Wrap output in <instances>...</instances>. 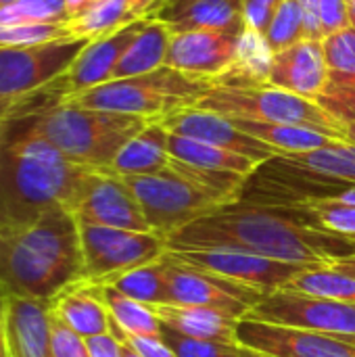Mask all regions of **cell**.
I'll use <instances>...</instances> for the list:
<instances>
[{
  "instance_id": "37",
  "label": "cell",
  "mask_w": 355,
  "mask_h": 357,
  "mask_svg": "<svg viewBox=\"0 0 355 357\" xmlns=\"http://www.w3.org/2000/svg\"><path fill=\"white\" fill-rule=\"evenodd\" d=\"M69 38L65 23L59 25H0V48H21Z\"/></svg>"
},
{
  "instance_id": "55",
  "label": "cell",
  "mask_w": 355,
  "mask_h": 357,
  "mask_svg": "<svg viewBox=\"0 0 355 357\" xmlns=\"http://www.w3.org/2000/svg\"><path fill=\"white\" fill-rule=\"evenodd\" d=\"M13 2H17V0H0V10H2L4 6H8V4H13Z\"/></svg>"
},
{
  "instance_id": "2",
  "label": "cell",
  "mask_w": 355,
  "mask_h": 357,
  "mask_svg": "<svg viewBox=\"0 0 355 357\" xmlns=\"http://www.w3.org/2000/svg\"><path fill=\"white\" fill-rule=\"evenodd\" d=\"M10 123L0 146V230L21 228L46 213L73 209L94 169L61 155L25 121Z\"/></svg>"
},
{
  "instance_id": "9",
  "label": "cell",
  "mask_w": 355,
  "mask_h": 357,
  "mask_svg": "<svg viewBox=\"0 0 355 357\" xmlns=\"http://www.w3.org/2000/svg\"><path fill=\"white\" fill-rule=\"evenodd\" d=\"M80 243L84 257V280L107 282L132 268L161 259L167 253V241L155 232H136L109 226L80 224Z\"/></svg>"
},
{
  "instance_id": "39",
  "label": "cell",
  "mask_w": 355,
  "mask_h": 357,
  "mask_svg": "<svg viewBox=\"0 0 355 357\" xmlns=\"http://www.w3.org/2000/svg\"><path fill=\"white\" fill-rule=\"evenodd\" d=\"M50 333H52V357H90L86 339L77 337L52 314H50Z\"/></svg>"
},
{
  "instance_id": "5",
  "label": "cell",
  "mask_w": 355,
  "mask_h": 357,
  "mask_svg": "<svg viewBox=\"0 0 355 357\" xmlns=\"http://www.w3.org/2000/svg\"><path fill=\"white\" fill-rule=\"evenodd\" d=\"M209 90V79L192 77L165 65L144 75L105 82L63 102L92 111L161 121L180 109L195 107Z\"/></svg>"
},
{
  "instance_id": "42",
  "label": "cell",
  "mask_w": 355,
  "mask_h": 357,
  "mask_svg": "<svg viewBox=\"0 0 355 357\" xmlns=\"http://www.w3.org/2000/svg\"><path fill=\"white\" fill-rule=\"evenodd\" d=\"M318 6H320V23H322L324 38L352 25L345 0H318Z\"/></svg>"
},
{
  "instance_id": "49",
  "label": "cell",
  "mask_w": 355,
  "mask_h": 357,
  "mask_svg": "<svg viewBox=\"0 0 355 357\" xmlns=\"http://www.w3.org/2000/svg\"><path fill=\"white\" fill-rule=\"evenodd\" d=\"M190 2H195V0H163L161 15L172 13V10H176V8H182V6H186V4H190ZM161 15H159V17H161Z\"/></svg>"
},
{
  "instance_id": "56",
  "label": "cell",
  "mask_w": 355,
  "mask_h": 357,
  "mask_svg": "<svg viewBox=\"0 0 355 357\" xmlns=\"http://www.w3.org/2000/svg\"><path fill=\"white\" fill-rule=\"evenodd\" d=\"M96 2H100V0H90V6H92V4H96Z\"/></svg>"
},
{
  "instance_id": "52",
  "label": "cell",
  "mask_w": 355,
  "mask_h": 357,
  "mask_svg": "<svg viewBox=\"0 0 355 357\" xmlns=\"http://www.w3.org/2000/svg\"><path fill=\"white\" fill-rule=\"evenodd\" d=\"M121 357H142L140 354H136L126 341H121Z\"/></svg>"
},
{
  "instance_id": "45",
  "label": "cell",
  "mask_w": 355,
  "mask_h": 357,
  "mask_svg": "<svg viewBox=\"0 0 355 357\" xmlns=\"http://www.w3.org/2000/svg\"><path fill=\"white\" fill-rule=\"evenodd\" d=\"M163 0H130L132 19H155L161 15Z\"/></svg>"
},
{
  "instance_id": "10",
  "label": "cell",
  "mask_w": 355,
  "mask_h": 357,
  "mask_svg": "<svg viewBox=\"0 0 355 357\" xmlns=\"http://www.w3.org/2000/svg\"><path fill=\"white\" fill-rule=\"evenodd\" d=\"M163 272L169 303L174 305L207 307L234 320H243L264 299V293L257 289L188 266L169 253L163 255Z\"/></svg>"
},
{
  "instance_id": "35",
  "label": "cell",
  "mask_w": 355,
  "mask_h": 357,
  "mask_svg": "<svg viewBox=\"0 0 355 357\" xmlns=\"http://www.w3.org/2000/svg\"><path fill=\"white\" fill-rule=\"evenodd\" d=\"M316 102L326 109L341 123H355V75L345 71L328 73L326 86L316 98Z\"/></svg>"
},
{
  "instance_id": "40",
  "label": "cell",
  "mask_w": 355,
  "mask_h": 357,
  "mask_svg": "<svg viewBox=\"0 0 355 357\" xmlns=\"http://www.w3.org/2000/svg\"><path fill=\"white\" fill-rule=\"evenodd\" d=\"M282 0H243V17L247 31L266 36Z\"/></svg>"
},
{
  "instance_id": "44",
  "label": "cell",
  "mask_w": 355,
  "mask_h": 357,
  "mask_svg": "<svg viewBox=\"0 0 355 357\" xmlns=\"http://www.w3.org/2000/svg\"><path fill=\"white\" fill-rule=\"evenodd\" d=\"M299 4H301L303 21H305V38H310V40H324L318 0H299Z\"/></svg>"
},
{
  "instance_id": "7",
  "label": "cell",
  "mask_w": 355,
  "mask_h": 357,
  "mask_svg": "<svg viewBox=\"0 0 355 357\" xmlns=\"http://www.w3.org/2000/svg\"><path fill=\"white\" fill-rule=\"evenodd\" d=\"M172 163V161H169ZM138 199L151 232L169 241L176 232L192 222L218 211L220 207L234 203L174 169L153 176H121Z\"/></svg>"
},
{
  "instance_id": "34",
  "label": "cell",
  "mask_w": 355,
  "mask_h": 357,
  "mask_svg": "<svg viewBox=\"0 0 355 357\" xmlns=\"http://www.w3.org/2000/svg\"><path fill=\"white\" fill-rule=\"evenodd\" d=\"M266 44L272 52L285 50L301 40H305V21L299 0H282L268 31Z\"/></svg>"
},
{
  "instance_id": "8",
  "label": "cell",
  "mask_w": 355,
  "mask_h": 357,
  "mask_svg": "<svg viewBox=\"0 0 355 357\" xmlns=\"http://www.w3.org/2000/svg\"><path fill=\"white\" fill-rule=\"evenodd\" d=\"M90 40L59 38L46 44L0 48V105H19L48 88Z\"/></svg>"
},
{
  "instance_id": "1",
  "label": "cell",
  "mask_w": 355,
  "mask_h": 357,
  "mask_svg": "<svg viewBox=\"0 0 355 357\" xmlns=\"http://www.w3.org/2000/svg\"><path fill=\"white\" fill-rule=\"evenodd\" d=\"M167 249H234L289 264L335 266L354 257L355 238L314 228L295 207L239 199L176 232Z\"/></svg>"
},
{
  "instance_id": "28",
  "label": "cell",
  "mask_w": 355,
  "mask_h": 357,
  "mask_svg": "<svg viewBox=\"0 0 355 357\" xmlns=\"http://www.w3.org/2000/svg\"><path fill=\"white\" fill-rule=\"evenodd\" d=\"M280 159L301 169H308L312 174L355 184V144L352 142L339 140L331 146L308 151V153L280 155Z\"/></svg>"
},
{
  "instance_id": "51",
  "label": "cell",
  "mask_w": 355,
  "mask_h": 357,
  "mask_svg": "<svg viewBox=\"0 0 355 357\" xmlns=\"http://www.w3.org/2000/svg\"><path fill=\"white\" fill-rule=\"evenodd\" d=\"M343 134L347 142L355 144V123H343Z\"/></svg>"
},
{
  "instance_id": "38",
  "label": "cell",
  "mask_w": 355,
  "mask_h": 357,
  "mask_svg": "<svg viewBox=\"0 0 355 357\" xmlns=\"http://www.w3.org/2000/svg\"><path fill=\"white\" fill-rule=\"evenodd\" d=\"M328 69L355 75V27L349 25L322 40Z\"/></svg>"
},
{
  "instance_id": "31",
  "label": "cell",
  "mask_w": 355,
  "mask_h": 357,
  "mask_svg": "<svg viewBox=\"0 0 355 357\" xmlns=\"http://www.w3.org/2000/svg\"><path fill=\"white\" fill-rule=\"evenodd\" d=\"M134 21L130 15V0H100L88 6L80 17L65 23L69 38L96 40Z\"/></svg>"
},
{
  "instance_id": "20",
  "label": "cell",
  "mask_w": 355,
  "mask_h": 357,
  "mask_svg": "<svg viewBox=\"0 0 355 357\" xmlns=\"http://www.w3.org/2000/svg\"><path fill=\"white\" fill-rule=\"evenodd\" d=\"M50 314L82 339L111 333V316L100 284L80 280L48 301Z\"/></svg>"
},
{
  "instance_id": "29",
  "label": "cell",
  "mask_w": 355,
  "mask_h": 357,
  "mask_svg": "<svg viewBox=\"0 0 355 357\" xmlns=\"http://www.w3.org/2000/svg\"><path fill=\"white\" fill-rule=\"evenodd\" d=\"M282 289L333 301L355 303V276L337 266H310L295 274Z\"/></svg>"
},
{
  "instance_id": "14",
  "label": "cell",
  "mask_w": 355,
  "mask_h": 357,
  "mask_svg": "<svg viewBox=\"0 0 355 357\" xmlns=\"http://www.w3.org/2000/svg\"><path fill=\"white\" fill-rule=\"evenodd\" d=\"M236 343L268 357H355V341L314 331L289 328L243 318Z\"/></svg>"
},
{
  "instance_id": "23",
  "label": "cell",
  "mask_w": 355,
  "mask_h": 357,
  "mask_svg": "<svg viewBox=\"0 0 355 357\" xmlns=\"http://www.w3.org/2000/svg\"><path fill=\"white\" fill-rule=\"evenodd\" d=\"M167 138L169 132L161 121H149L117 153L111 172L119 176H153L165 172L172 161Z\"/></svg>"
},
{
  "instance_id": "48",
  "label": "cell",
  "mask_w": 355,
  "mask_h": 357,
  "mask_svg": "<svg viewBox=\"0 0 355 357\" xmlns=\"http://www.w3.org/2000/svg\"><path fill=\"white\" fill-rule=\"evenodd\" d=\"M88 6H90V0H65V8H67V17L69 19L80 17Z\"/></svg>"
},
{
  "instance_id": "47",
  "label": "cell",
  "mask_w": 355,
  "mask_h": 357,
  "mask_svg": "<svg viewBox=\"0 0 355 357\" xmlns=\"http://www.w3.org/2000/svg\"><path fill=\"white\" fill-rule=\"evenodd\" d=\"M15 119H17V105H0V146Z\"/></svg>"
},
{
  "instance_id": "26",
  "label": "cell",
  "mask_w": 355,
  "mask_h": 357,
  "mask_svg": "<svg viewBox=\"0 0 355 357\" xmlns=\"http://www.w3.org/2000/svg\"><path fill=\"white\" fill-rule=\"evenodd\" d=\"M167 151L174 159L201 167V169H213V172H232V174H241L245 178H251L262 163L232 153L228 149H220L201 140H192V138H184L178 134H169L167 138Z\"/></svg>"
},
{
  "instance_id": "46",
  "label": "cell",
  "mask_w": 355,
  "mask_h": 357,
  "mask_svg": "<svg viewBox=\"0 0 355 357\" xmlns=\"http://www.w3.org/2000/svg\"><path fill=\"white\" fill-rule=\"evenodd\" d=\"M6 299H8V293L0 287V357H8V343H6Z\"/></svg>"
},
{
  "instance_id": "18",
  "label": "cell",
  "mask_w": 355,
  "mask_h": 357,
  "mask_svg": "<svg viewBox=\"0 0 355 357\" xmlns=\"http://www.w3.org/2000/svg\"><path fill=\"white\" fill-rule=\"evenodd\" d=\"M328 63L322 40H301L272 54L268 84L316 100L328 79Z\"/></svg>"
},
{
  "instance_id": "25",
  "label": "cell",
  "mask_w": 355,
  "mask_h": 357,
  "mask_svg": "<svg viewBox=\"0 0 355 357\" xmlns=\"http://www.w3.org/2000/svg\"><path fill=\"white\" fill-rule=\"evenodd\" d=\"M232 121L236 128H241L249 136L272 146L278 153V157L291 155V153H308V151L324 149V146L339 142V138L326 132H320L316 128H308V126L270 123V121H253V119H232Z\"/></svg>"
},
{
  "instance_id": "19",
  "label": "cell",
  "mask_w": 355,
  "mask_h": 357,
  "mask_svg": "<svg viewBox=\"0 0 355 357\" xmlns=\"http://www.w3.org/2000/svg\"><path fill=\"white\" fill-rule=\"evenodd\" d=\"M6 343L8 357H52L48 301L8 295Z\"/></svg>"
},
{
  "instance_id": "54",
  "label": "cell",
  "mask_w": 355,
  "mask_h": 357,
  "mask_svg": "<svg viewBox=\"0 0 355 357\" xmlns=\"http://www.w3.org/2000/svg\"><path fill=\"white\" fill-rule=\"evenodd\" d=\"M347 2V10H349V21L355 27V0H345Z\"/></svg>"
},
{
  "instance_id": "22",
  "label": "cell",
  "mask_w": 355,
  "mask_h": 357,
  "mask_svg": "<svg viewBox=\"0 0 355 357\" xmlns=\"http://www.w3.org/2000/svg\"><path fill=\"white\" fill-rule=\"evenodd\" d=\"M161 324L178 335L201 339V341H222L236 343V326L241 320H234L222 312L207 307H188V305H153Z\"/></svg>"
},
{
  "instance_id": "15",
  "label": "cell",
  "mask_w": 355,
  "mask_h": 357,
  "mask_svg": "<svg viewBox=\"0 0 355 357\" xmlns=\"http://www.w3.org/2000/svg\"><path fill=\"white\" fill-rule=\"evenodd\" d=\"M80 224L151 232L138 199L126 180L111 169H94L75 209Z\"/></svg>"
},
{
  "instance_id": "4",
  "label": "cell",
  "mask_w": 355,
  "mask_h": 357,
  "mask_svg": "<svg viewBox=\"0 0 355 357\" xmlns=\"http://www.w3.org/2000/svg\"><path fill=\"white\" fill-rule=\"evenodd\" d=\"M69 161L90 169H111L117 153L149 119L54 102L25 119Z\"/></svg>"
},
{
  "instance_id": "33",
  "label": "cell",
  "mask_w": 355,
  "mask_h": 357,
  "mask_svg": "<svg viewBox=\"0 0 355 357\" xmlns=\"http://www.w3.org/2000/svg\"><path fill=\"white\" fill-rule=\"evenodd\" d=\"M67 21L65 0H17L0 10V25H59Z\"/></svg>"
},
{
  "instance_id": "30",
  "label": "cell",
  "mask_w": 355,
  "mask_h": 357,
  "mask_svg": "<svg viewBox=\"0 0 355 357\" xmlns=\"http://www.w3.org/2000/svg\"><path fill=\"white\" fill-rule=\"evenodd\" d=\"M100 284H109V287L117 289L119 293H123V295H128L140 303H146V305L169 303L165 272H163V257L157 261L132 268L123 274H117V276H113Z\"/></svg>"
},
{
  "instance_id": "16",
  "label": "cell",
  "mask_w": 355,
  "mask_h": 357,
  "mask_svg": "<svg viewBox=\"0 0 355 357\" xmlns=\"http://www.w3.org/2000/svg\"><path fill=\"white\" fill-rule=\"evenodd\" d=\"M161 123L165 126V130L169 134H178V136L201 140V142H207V144H213L220 149H228V151L245 155L257 163H266V161L278 157V153L272 146L249 136L247 132L236 128L232 119H228L220 113H213V111H205L199 107H186V109H180V111L167 115L165 119H161Z\"/></svg>"
},
{
  "instance_id": "43",
  "label": "cell",
  "mask_w": 355,
  "mask_h": 357,
  "mask_svg": "<svg viewBox=\"0 0 355 357\" xmlns=\"http://www.w3.org/2000/svg\"><path fill=\"white\" fill-rule=\"evenodd\" d=\"M86 345L90 357H121V341L113 333L86 339Z\"/></svg>"
},
{
  "instance_id": "13",
  "label": "cell",
  "mask_w": 355,
  "mask_h": 357,
  "mask_svg": "<svg viewBox=\"0 0 355 357\" xmlns=\"http://www.w3.org/2000/svg\"><path fill=\"white\" fill-rule=\"evenodd\" d=\"M176 259L262 291L264 295L282 289L295 274L314 264H289L234 249H167Z\"/></svg>"
},
{
  "instance_id": "11",
  "label": "cell",
  "mask_w": 355,
  "mask_h": 357,
  "mask_svg": "<svg viewBox=\"0 0 355 357\" xmlns=\"http://www.w3.org/2000/svg\"><path fill=\"white\" fill-rule=\"evenodd\" d=\"M249 320L314 331L355 341V303L333 301L297 291L278 289L268 295L247 314Z\"/></svg>"
},
{
  "instance_id": "12",
  "label": "cell",
  "mask_w": 355,
  "mask_h": 357,
  "mask_svg": "<svg viewBox=\"0 0 355 357\" xmlns=\"http://www.w3.org/2000/svg\"><path fill=\"white\" fill-rule=\"evenodd\" d=\"M144 21L146 19H134L111 33L90 40L82 48L77 59L71 63V67L38 94L44 98L46 105H54V102H63L80 92L96 88L105 82H111V75H113L119 59L130 48V44L138 36Z\"/></svg>"
},
{
  "instance_id": "3",
  "label": "cell",
  "mask_w": 355,
  "mask_h": 357,
  "mask_svg": "<svg viewBox=\"0 0 355 357\" xmlns=\"http://www.w3.org/2000/svg\"><path fill=\"white\" fill-rule=\"evenodd\" d=\"M84 280L77 220L52 211L33 224L0 230V287L8 295L50 301Z\"/></svg>"
},
{
  "instance_id": "6",
  "label": "cell",
  "mask_w": 355,
  "mask_h": 357,
  "mask_svg": "<svg viewBox=\"0 0 355 357\" xmlns=\"http://www.w3.org/2000/svg\"><path fill=\"white\" fill-rule=\"evenodd\" d=\"M205 111L232 119H253L270 123L308 126L345 140L343 123L335 119L316 100L293 94L289 90L264 86H211V90L195 105ZM347 142V140H345Z\"/></svg>"
},
{
  "instance_id": "53",
  "label": "cell",
  "mask_w": 355,
  "mask_h": 357,
  "mask_svg": "<svg viewBox=\"0 0 355 357\" xmlns=\"http://www.w3.org/2000/svg\"><path fill=\"white\" fill-rule=\"evenodd\" d=\"M241 357H268L266 354H259L255 349H249V347H241Z\"/></svg>"
},
{
  "instance_id": "27",
  "label": "cell",
  "mask_w": 355,
  "mask_h": 357,
  "mask_svg": "<svg viewBox=\"0 0 355 357\" xmlns=\"http://www.w3.org/2000/svg\"><path fill=\"white\" fill-rule=\"evenodd\" d=\"M100 291L111 316V326L117 328L121 335H161L163 324L153 305L140 303L109 284H100Z\"/></svg>"
},
{
  "instance_id": "21",
  "label": "cell",
  "mask_w": 355,
  "mask_h": 357,
  "mask_svg": "<svg viewBox=\"0 0 355 357\" xmlns=\"http://www.w3.org/2000/svg\"><path fill=\"white\" fill-rule=\"evenodd\" d=\"M174 31H220L243 36V0H195L182 8L161 15Z\"/></svg>"
},
{
  "instance_id": "41",
  "label": "cell",
  "mask_w": 355,
  "mask_h": 357,
  "mask_svg": "<svg viewBox=\"0 0 355 357\" xmlns=\"http://www.w3.org/2000/svg\"><path fill=\"white\" fill-rule=\"evenodd\" d=\"M111 333L119 339V341H126L136 354H140L142 357H176L174 349L165 343V339L161 335H142V337H136V335H121L117 328L111 326Z\"/></svg>"
},
{
  "instance_id": "50",
  "label": "cell",
  "mask_w": 355,
  "mask_h": 357,
  "mask_svg": "<svg viewBox=\"0 0 355 357\" xmlns=\"http://www.w3.org/2000/svg\"><path fill=\"white\" fill-rule=\"evenodd\" d=\"M339 270H343V272H347V274H352L355 276V255L354 257H347V259H341L339 264H335Z\"/></svg>"
},
{
  "instance_id": "24",
  "label": "cell",
  "mask_w": 355,
  "mask_h": 357,
  "mask_svg": "<svg viewBox=\"0 0 355 357\" xmlns=\"http://www.w3.org/2000/svg\"><path fill=\"white\" fill-rule=\"evenodd\" d=\"M172 38H174V29L169 27L167 21L159 17L146 19L138 36L130 44V48L119 59L111 79L136 77V75H144V73L165 67Z\"/></svg>"
},
{
  "instance_id": "36",
  "label": "cell",
  "mask_w": 355,
  "mask_h": 357,
  "mask_svg": "<svg viewBox=\"0 0 355 357\" xmlns=\"http://www.w3.org/2000/svg\"><path fill=\"white\" fill-rule=\"evenodd\" d=\"M161 337L174 349L176 357H241L239 343H222V341H201L178 335L163 326Z\"/></svg>"
},
{
  "instance_id": "17",
  "label": "cell",
  "mask_w": 355,
  "mask_h": 357,
  "mask_svg": "<svg viewBox=\"0 0 355 357\" xmlns=\"http://www.w3.org/2000/svg\"><path fill=\"white\" fill-rule=\"evenodd\" d=\"M243 36L220 31H174L165 65L201 79H216L230 71Z\"/></svg>"
},
{
  "instance_id": "32",
  "label": "cell",
  "mask_w": 355,
  "mask_h": 357,
  "mask_svg": "<svg viewBox=\"0 0 355 357\" xmlns=\"http://www.w3.org/2000/svg\"><path fill=\"white\" fill-rule=\"evenodd\" d=\"M289 207L299 209L308 218V222L318 230L355 238V205L337 201H308Z\"/></svg>"
}]
</instances>
